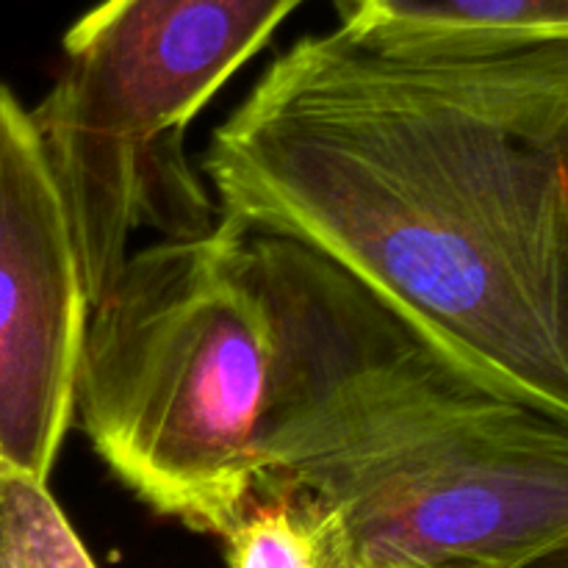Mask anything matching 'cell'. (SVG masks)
<instances>
[{"label":"cell","mask_w":568,"mask_h":568,"mask_svg":"<svg viewBox=\"0 0 568 568\" xmlns=\"http://www.w3.org/2000/svg\"><path fill=\"white\" fill-rule=\"evenodd\" d=\"M222 216L568 427V39L342 17L214 131Z\"/></svg>","instance_id":"cell-1"},{"label":"cell","mask_w":568,"mask_h":568,"mask_svg":"<svg viewBox=\"0 0 568 568\" xmlns=\"http://www.w3.org/2000/svg\"><path fill=\"white\" fill-rule=\"evenodd\" d=\"M250 242L275 325L255 494L333 510L353 564L532 568L566 552V425L477 383L316 255Z\"/></svg>","instance_id":"cell-2"},{"label":"cell","mask_w":568,"mask_h":568,"mask_svg":"<svg viewBox=\"0 0 568 568\" xmlns=\"http://www.w3.org/2000/svg\"><path fill=\"white\" fill-rule=\"evenodd\" d=\"M275 325L250 233L133 250L89 308L72 422L161 516L225 536L255 499Z\"/></svg>","instance_id":"cell-3"},{"label":"cell","mask_w":568,"mask_h":568,"mask_svg":"<svg viewBox=\"0 0 568 568\" xmlns=\"http://www.w3.org/2000/svg\"><path fill=\"white\" fill-rule=\"evenodd\" d=\"M305 0H103L64 37V70L31 111L53 164L89 305L142 227H211L183 131Z\"/></svg>","instance_id":"cell-4"},{"label":"cell","mask_w":568,"mask_h":568,"mask_svg":"<svg viewBox=\"0 0 568 568\" xmlns=\"http://www.w3.org/2000/svg\"><path fill=\"white\" fill-rule=\"evenodd\" d=\"M89 294L31 111L0 83V460L48 483L72 425Z\"/></svg>","instance_id":"cell-5"},{"label":"cell","mask_w":568,"mask_h":568,"mask_svg":"<svg viewBox=\"0 0 568 568\" xmlns=\"http://www.w3.org/2000/svg\"><path fill=\"white\" fill-rule=\"evenodd\" d=\"M222 538L227 568H353L338 516L305 494H255Z\"/></svg>","instance_id":"cell-6"},{"label":"cell","mask_w":568,"mask_h":568,"mask_svg":"<svg viewBox=\"0 0 568 568\" xmlns=\"http://www.w3.org/2000/svg\"><path fill=\"white\" fill-rule=\"evenodd\" d=\"M0 568H98L48 491L0 460Z\"/></svg>","instance_id":"cell-7"},{"label":"cell","mask_w":568,"mask_h":568,"mask_svg":"<svg viewBox=\"0 0 568 568\" xmlns=\"http://www.w3.org/2000/svg\"><path fill=\"white\" fill-rule=\"evenodd\" d=\"M342 17L568 39V0H366Z\"/></svg>","instance_id":"cell-8"},{"label":"cell","mask_w":568,"mask_h":568,"mask_svg":"<svg viewBox=\"0 0 568 568\" xmlns=\"http://www.w3.org/2000/svg\"><path fill=\"white\" fill-rule=\"evenodd\" d=\"M353 568H453V566H438L425 564V560H410V558H375V560H358Z\"/></svg>","instance_id":"cell-9"},{"label":"cell","mask_w":568,"mask_h":568,"mask_svg":"<svg viewBox=\"0 0 568 568\" xmlns=\"http://www.w3.org/2000/svg\"><path fill=\"white\" fill-rule=\"evenodd\" d=\"M361 3H366V0H336V6H338V9H342V14H347V11L358 9Z\"/></svg>","instance_id":"cell-10"},{"label":"cell","mask_w":568,"mask_h":568,"mask_svg":"<svg viewBox=\"0 0 568 568\" xmlns=\"http://www.w3.org/2000/svg\"><path fill=\"white\" fill-rule=\"evenodd\" d=\"M560 558H564V566H560V568H568V549H566V552H560Z\"/></svg>","instance_id":"cell-11"}]
</instances>
